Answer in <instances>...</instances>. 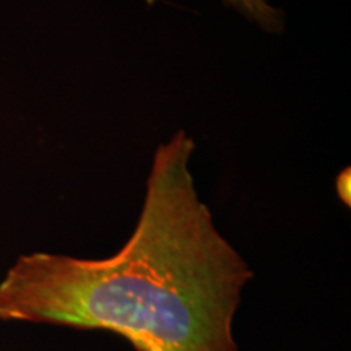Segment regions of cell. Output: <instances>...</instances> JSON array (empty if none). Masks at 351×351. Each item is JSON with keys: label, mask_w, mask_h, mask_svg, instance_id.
Listing matches in <instances>:
<instances>
[{"label": "cell", "mask_w": 351, "mask_h": 351, "mask_svg": "<svg viewBox=\"0 0 351 351\" xmlns=\"http://www.w3.org/2000/svg\"><path fill=\"white\" fill-rule=\"evenodd\" d=\"M337 189H339L341 200H343L346 205H350V169H346L340 174L339 181H337Z\"/></svg>", "instance_id": "cell-3"}, {"label": "cell", "mask_w": 351, "mask_h": 351, "mask_svg": "<svg viewBox=\"0 0 351 351\" xmlns=\"http://www.w3.org/2000/svg\"><path fill=\"white\" fill-rule=\"evenodd\" d=\"M232 5H236L241 10L251 15L254 20L261 21L265 26L278 21V13L274 10V7L269 5L267 0H228Z\"/></svg>", "instance_id": "cell-2"}, {"label": "cell", "mask_w": 351, "mask_h": 351, "mask_svg": "<svg viewBox=\"0 0 351 351\" xmlns=\"http://www.w3.org/2000/svg\"><path fill=\"white\" fill-rule=\"evenodd\" d=\"M194 152L182 130L158 148L137 226L114 256L16 258L0 320L108 330L135 351H239L232 320L254 274L199 199Z\"/></svg>", "instance_id": "cell-1"}]
</instances>
